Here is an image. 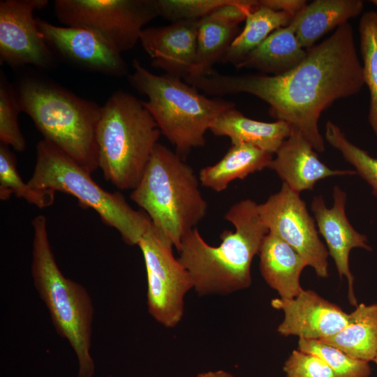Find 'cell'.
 <instances>
[{"label":"cell","mask_w":377,"mask_h":377,"mask_svg":"<svg viewBox=\"0 0 377 377\" xmlns=\"http://www.w3.org/2000/svg\"><path fill=\"white\" fill-rule=\"evenodd\" d=\"M184 80L210 95L244 93L263 100L269 105L272 117L289 124L319 152L325 149L318 128L322 112L337 100L357 94L364 85L349 22L307 50L304 60L287 73L224 75L214 71Z\"/></svg>","instance_id":"1"},{"label":"cell","mask_w":377,"mask_h":377,"mask_svg":"<svg viewBox=\"0 0 377 377\" xmlns=\"http://www.w3.org/2000/svg\"><path fill=\"white\" fill-rule=\"evenodd\" d=\"M224 217L235 230H223L218 246L207 243L195 228L182 238L177 249L178 260L200 296L225 295L250 287L253 259L269 233L252 200L232 205Z\"/></svg>","instance_id":"2"},{"label":"cell","mask_w":377,"mask_h":377,"mask_svg":"<svg viewBox=\"0 0 377 377\" xmlns=\"http://www.w3.org/2000/svg\"><path fill=\"white\" fill-rule=\"evenodd\" d=\"M14 88L20 110L31 118L43 140L89 172L98 168L101 106L36 77H26Z\"/></svg>","instance_id":"3"},{"label":"cell","mask_w":377,"mask_h":377,"mask_svg":"<svg viewBox=\"0 0 377 377\" xmlns=\"http://www.w3.org/2000/svg\"><path fill=\"white\" fill-rule=\"evenodd\" d=\"M200 184L182 157L158 143L130 198L177 250L182 238L207 214V203Z\"/></svg>","instance_id":"4"},{"label":"cell","mask_w":377,"mask_h":377,"mask_svg":"<svg viewBox=\"0 0 377 377\" xmlns=\"http://www.w3.org/2000/svg\"><path fill=\"white\" fill-rule=\"evenodd\" d=\"M34 229L31 276L45 304L55 330L73 350L78 363L77 377H93L95 363L91 354L94 309L87 289L66 278L51 249L44 215L31 222Z\"/></svg>","instance_id":"5"},{"label":"cell","mask_w":377,"mask_h":377,"mask_svg":"<svg viewBox=\"0 0 377 377\" xmlns=\"http://www.w3.org/2000/svg\"><path fill=\"white\" fill-rule=\"evenodd\" d=\"M161 132L142 103L123 91L101 107L96 131L98 168L120 190H133L149 163Z\"/></svg>","instance_id":"6"},{"label":"cell","mask_w":377,"mask_h":377,"mask_svg":"<svg viewBox=\"0 0 377 377\" xmlns=\"http://www.w3.org/2000/svg\"><path fill=\"white\" fill-rule=\"evenodd\" d=\"M131 84L148 100L142 101L161 133L181 157L205 145V133L223 112L235 106L230 101L209 98L180 77L156 75L135 59Z\"/></svg>","instance_id":"7"},{"label":"cell","mask_w":377,"mask_h":377,"mask_svg":"<svg viewBox=\"0 0 377 377\" xmlns=\"http://www.w3.org/2000/svg\"><path fill=\"white\" fill-rule=\"evenodd\" d=\"M89 172L50 142L36 145V159L30 186L40 190L63 192L74 196L81 205L91 208L102 221L117 230L124 242L138 245L151 225L143 211L131 207L122 194L100 186Z\"/></svg>","instance_id":"8"},{"label":"cell","mask_w":377,"mask_h":377,"mask_svg":"<svg viewBox=\"0 0 377 377\" xmlns=\"http://www.w3.org/2000/svg\"><path fill=\"white\" fill-rule=\"evenodd\" d=\"M54 13L65 26L91 29L121 53L132 49L143 27L159 16L156 0H57Z\"/></svg>","instance_id":"9"},{"label":"cell","mask_w":377,"mask_h":377,"mask_svg":"<svg viewBox=\"0 0 377 377\" xmlns=\"http://www.w3.org/2000/svg\"><path fill=\"white\" fill-rule=\"evenodd\" d=\"M145 264L149 313L167 328L176 327L184 313V297L193 289L191 278L173 254L171 241L151 223L141 237Z\"/></svg>","instance_id":"10"},{"label":"cell","mask_w":377,"mask_h":377,"mask_svg":"<svg viewBox=\"0 0 377 377\" xmlns=\"http://www.w3.org/2000/svg\"><path fill=\"white\" fill-rule=\"evenodd\" d=\"M258 212L269 232L292 246L319 277L328 276V251L299 193L283 182L278 192L258 204Z\"/></svg>","instance_id":"11"},{"label":"cell","mask_w":377,"mask_h":377,"mask_svg":"<svg viewBox=\"0 0 377 377\" xmlns=\"http://www.w3.org/2000/svg\"><path fill=\"white\" fill-rule=\"evenodd\" d=\"M47 0L0 1V63L11 66L31 65L50 69L55 64L52 51L37 26L34 12Z\"/></svg>","instance_id":"12"},{"label":"cell","mask_w":377,"mask_h":377,"mask_svg":"<svg viewBox=\"0 0 377 377\" xmlns=\"http://www.w3.org/2000/svg\"><path fill=\"white\" fill-rule=\"evenodd\" d=\"M36 22L49 47L71 63L110 76L127 75L128 66L121 53L93 30L56 26L40 18H36Z\"/></svg>","instance_id":"13"},{"label":"cell","mask_w":377,"mask_h":377,"mask_svg":"<svg viewBox=\"0 0 377 377\" xmlns=\"http://www.w3.org/2000/svg\"><path fill=\"white\" fill-rule=\"evenodd\" d=\"M333 205L327 208L321 195L313 198L311 209L318 233L325 239L329 255L333 259L340 279L345 276L348 284L350 303L356 306L357 301L353 289L354 276L350 269L349 255L354 248L371 251L367 237L357 232L346 214V193L338 186L333 188Z\"/></svg>","instance_id":"14"},{"label":"cell","mask_w":377,"mask_h":377,"mask_svg":"<svg viewBox=\"0 0 377 377\" xmlns=\"http://www.w3.org/2000/svg\"><path fill=\"white\" fill-rule=\"evenodd\" d=\"M271 304L283 312L277 332L285 337L322 340L338 333L348 320V313L340 306L311 290L303 289L290 300L273 299Z\"/></svg>","instance_id":"15"},{"label":"cell","mask_w":377,"mask_h":377,"mask_svg":"<svg viewBox=\"0 0 377 377\" xmlns=\"http://www.w3.org/2000/svg\"><path fill=\"white\" fill-rule=\"evenodd\" d=\"M198 22L179 21L143 29L140 42L152 66L182 79L188 75L195 58Z\"/></svg>","instance_id":"16"},{"label":"cell","mask_w":377,"mask_h":377,"mask_svg":"<svg viewBox=\"0 0 377 377\" xmlns=\"http://www.w3.org/2000/svg\"><path fill=\"white\" fill-rule=\"evenodd\" d=\"M275 154L269 168L299 193L312 190L318 181L327 177L356 174L353 170H332L327 167L319 159L310 143L293 128Z\"/></svg>","instance_id":"17"},{"label":"cell","mask_w":377,"mask_h":377,"mask_svg":"<svg viewBox=\"0 0 377 377\" xmlns=\"http://www.w3.org/2000/svg\"><path fill=\"white\" fill-rule=\"evenodd\" d=\"M258 255L260 274L278 293L279 298L293 299L303 290L300 279L307 264L292 246L269 232L263 239Z\"/></svg>","instance_id":"18"},{"label":"cell","mask_w":377,"mask_h":377,"mask_svg":"<svg viewBox=\"0 0 377 377\" xmlns=\"http://www.w3.org/2000/svg\"><path fill=\"white\" fill-rule=\"evenodd\" d=\"M209 130L215 135L228 137L232 145H251L274 154L290 136L293 128L281 120L265 122L248 118L234 106L221 113Z\"/></svg>","instance_id":"19"},{"label":"cell","mask_w":377,"mask_h":377,"mask_svg":"<svg viewBox=\"0 0 377 377\" xmlns=\"http://www.w3.org/2000/svg\"><path fill=\"white\" fill-rule=\"evenodd\" d=\"M363 8L361 0H316L294 15L289 25L307 50L323 35L358 16Z\"/></svg>","instance_id":"20"},{"label":"cell","mask_w":377,"mask_h":377,"mask_svg":"<svg viewBox=\"0 0 377 377\" xmlns=\"http://www.w3.org/2000/svg\"><path fill=\"white\" fill-rule=\"evenodd\" d=\"M307 50L300 43L290 25L273 31L235 67L253 68L271 75H280L297 67Z\"/></svg>","instance_id":"21"},{"label":"cell","mask_w":377,"mask_h":377,"mask_svg":"<svg viewBox=\"0 0 377 377\" xmlns=\"http://www.w3.org/2000/svg\"><path fill=\"white\" fill-rule=\"evenodd\" d=\"M272 159V154L255 146L232 145L219 161L201 169L198 178L203 186L221 192L232 181L269 168Z\"/></svg>","instance_id":"22"},{"label":"cell","mask_w":377,"mask_h":377,"mask_svg":"<svg viewBox=\"0 0 377 377\" xmlns=\"http://www.w3.org/2000/svg\"><path fill=\"white\" fill-rule=\"evenodd\" d=\"M320 341L355 358L374 361L377 354V303L357 304L341 331Z\"/></svg>","instance_id":"23"},{"label":"cell","mask_w":377,"mask_h":377,"mask_svg":"<svg viewBox=\"0 0 377 377\" xmlns=\"http://www.w3.org/2000/svg\"><path fill=\"white\" fill-rule=\"evenodd\" d=\"M293 15L260 6L251 11L245 19L243 30L232 40L221 61L236 66L273 31L290 24Z\"/></svg>","instance_id":"24"},{"label":"cell","mask_w":377,"mask_h":377,"mask_svg":"<svg viewBox=\"0 0 377 377\" xmlns=\"http://www.w3.org/2000/svg\"><path fill=\"white\" fill-rule=\"evenodd\" d=\"M238 30V26L227 24L212 15L199 20L195 61L187 76L212 74L213 65L221 61Z\"/></svg>","instance_id":"25"},{"label":"cell","mask_w":377,"mask_h":377,"mask_svg":"<svg viewBox=\"0 0 377 377\" xmlns=\"http://www.w3.org/2000/svg\"><path fill=\"white\" fill-rule=\"evenodd\" d=\"M12 195L25 200L39 208L51 206L55 192L40 190L24 182L17 169L16 158L8 146L0 144V199L8 200Z\"/></svg>","instance_id":"26"},{"label":"cell","mask_w":377,"mask_h":377,"mask_svg":"<svg viewBox=\"0 0 377 377\" xmlns=\"http://www.w3.org/2000/svg\"><path fill=\"white\" fill-rule=\"evenodd\" d=\"M360 52L364 84L370 92L368 119L377 135V13H364L360 20Z\"/></svg>","instance_id":"27"},{"label":"cell","mask_w":377,"mask_h":377,"mask_svg":"<svg viewBox=\"0 0 377 377\" xmlns=\"http://www.w3.org/2000/svg\"><path fill=\"white\" fill-rule=\"evenodd\" d=\"M325 138L355 168L356 173L371 186L373 194L377 197V158L350 142L341 128L330 120L325 124Z\"/></svg>","instance_id":"28"},{"label":"cell","mask_w":377,"mask_h":377,"mask_svg":"<svg viewBox=\"0 0 377 377\" xmlns=\"http://www.w3.org/2000/svg\"><path fill=\"white\" fill-rule=\"evenodd\" d=\"M298 350L323 360L337 377H370L369 362L355 358L320 340L299 339Z\"/></svg>","instance_id":"29"},{"label":"cell","mask_w":377,"mask_h":377,"mask_svg":"<svg viewBox=\"0 0 377 377\" xmlns=\"http://www.w3.org/2000/svg\"><path fill=\"white\" fill-rule=\"evenodd\" d=\"M20 108L15 88L1 71L0 75V141L17 151H23L26 141L18 124Z\"/></svg>","instance_id":"30"},{"label":"cell","mask_w":377,"mask_h":377,"mask_svg":"<svg viewBox=\"0 0 377 377\" xmlns=\"http://www.w3.org/2000/svg\"><path fill=\"white\" fill-rule=\"evenodd\" d=\"M230 0H156L159 16L172 22L198 20Z\"/></svg>","instance_id":"31"},{"label":"cell","mask_w":377,"mask_h":377,"mask_svg":"<svg viewBox=\"0 0 377 377\" xmlns=\"http://www.w3.org/2000/svg\"><path fill=\"white\" fill-rule=\"evenodd\" d=\"M283 370L286 377H337L320 357L300 350L291 353Z\"/></svg>","instance_id":"32"},{"label":"cell","mask_w":377,"mask_h":377,"mask_svg":"<svg viewBox=\"0 0 377 377\" xmlns=\"http://www.w3.org/2000/svg\"><path fill=\"white\" fill-rule=\"evenodd\" d=\"M259 4L276 11L286 12L293 15L307 4L304 0H260Z\"/></svg>","instance_id":"33"},{"label":"cell","mask_w":377,"mask_h":377,"mask_svg":"<svg viewBox=\"0 0 377 377\" xmlns=\"http://www.w3.org/2000/svg\"><path fill=\"white\" fill-rule=\"evenodd\" d=\"M193 377H235L231 373L223 370L218 369L214 371H208L196 374Z\"/></svg>","instance_id":"34"},{"label":"cell","mask_w":377,"mask_h":377,"mask_svg":"<svg viewBox=\"0 0 377 377\" xmlns=\"http://www.w3.org/2000/svg\"><path fill=\"white\" fill-rule=\"evenodd\" d=\"M371 2L377 6V0L371 1Z\"/></svg>","instance_id":"35"},{"label":"cell","mask_w":377,"mask_h":377,"mask_svg":"<svg viewBox=\"0 0 377 377\" xmlns=\"http://www.w3.org/2000/svg\"><path fill=\"white\" fill-rule=\"evenodd\" d=\"M374 362L377 364V354H376V356Z\"/></svg>","instance_id":"36"}]
</instances>
